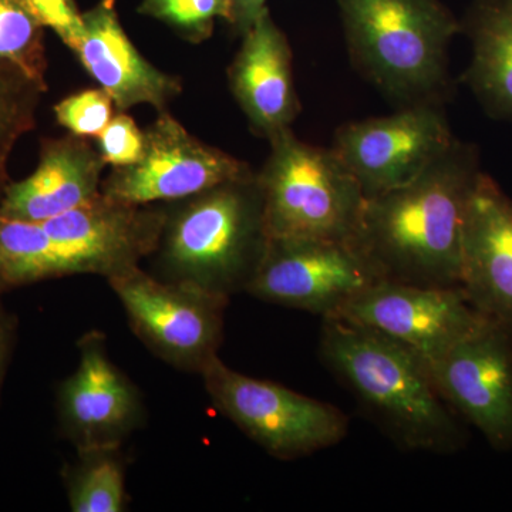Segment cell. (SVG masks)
<instances>
[{
	"label": "cell",
	"mask_w": 512,
	"mask_h": 512,
	"mask_svg": "<svg viewBox=\"0 0 512 512\" xmlns=\"http://www.w3.org/2000/svg\"><path fill=\"white\" fill-rule=\"evenodd\" d=\"M84 35L74 55L87 73L109 94L120 111L148 104L158 111L180 96L178 77L147 62L121 26L116 0H100L83 12Z\"/></svg>",
	"instance_id": "obj_17"
},
{
	"label": "cell",
	"mask_w": 512,
	"mask_h": 512,
	"mask_svg": "<svg viewBox=\"0 0 512 512\" xmlns=\"http://www.w3.org/2000/svg\"><path fill=\"white\" fill-rule=\"evenodd\" d=\"M47 86L0 60V201L10 184L8 163L16 143L35 130L37 107Z\"/></svg>",
	"instance_id": "obj_21"
},
{
	"label": "cell",
	"mask_w": 512,
	"mask_h": 512,
	"mask_svg": "<svg viewBox=\"0 0 512 512\" xmlns=\"http://www.w3.org/2000/svg\"><path fill=\"white\" fill-rule=\"evenodd\" d=\"M127 460L123 447L77 451L73 463L64 464L62 481L73 512L127 510Z\"/></svg>",
	"instance_id": "obj_20"
},
{
	"label": "cell",
	"mask_w": 512,
	"mask_h": 512,
	"mask_svg": "<svg viewBox=\"0 0 512 512\" xmlns=\"http://www.w3.org/2000/svg\"><path fill=\"white\" fill-rule=\"evenodd\" d=\"M212 407L279 460H298L336 446L349 430L346 414L269 380L242 375L220 356L201 373Z\"/></svg>",
	"instance_id": "obj_6"
},
{
	"label": "cell",
	"mask_w": 512,
	"mask_h": 512,
	"mask_svg": "<svg viewBox=\"0 0 512 512\" xmlns=\"http://www.w3.org/2000/svg\"><path fill=\"white\" fill-rule=\"evenodd\" d=\"M0 60L47 86L45 28L13 0H0Z\"/></svg>",
	"instance_id": "obj_22"
},
{
	"label": "cell",
	"mask_w": 512,
	"mask_h": 512,
	"mask_svg": "<svg viewBox=\"0 0 512 512\" xmlns=\"http://www.w3.org/2000/svg\"><path fill=\"white\" fill-rule=\"evenodd\" d=\"M106 165L89 137L43 138L36 170L18 183L10 181L0 217L42 222L96 200Z\"/></svg>",
	"instance_id": "obj_18"
},
{
	"label": "cell",
	"mask_w": 512,
	"mask_h": 512,
	"mask_svg": "<svg viewBox=\"0 0 512 512\" xmlns=\"http://www.w3.org/2000/svg\"><path fill=\"white\" fill-rule=\"evenodd\" d=\"M460 288L478 312L512 329V198L484 173L464 215Z\"/></svg>",
	"instance_id": "obj_15"
},
{
	"label": "cell",
	"mask_w": 512,
	"mask_h": 512,
	"mask_svg": "<svg viewBox=\"0 0 512 512\" xmlns=\"http://www.w3.org/2000/svg\"><path fill=\"white\" fill-rule=\"evenodd\" d=\"M165 218L167 204H124L100 194L40 224L59 278L99 275L109 279L140 266L156 252Z\"/></svg>",
	"instance_id": "obj_8"
},
{
	"label": "cell",
	"mask_w": 512,
	"mask_h": 512,
	"mask_svg": "<svg viewBox=\"0 0 512 512\" xmlns=\"http://www.w3.org/2000/svg\"><path fill=\"white\" fill-rule=\"evenodd\" d=\"M107 282L134 335L165 363L201 375L218 357L229 299L198 286L165 281L140 266Z\"/></svg>",
	"instance_id": "obj_7"
},
{
	"label": "cell",
	"mask_w": 512,
	"mask_h": 512,
	"mask_svg": "<svg viewBox=\"0 0 512 512\" xmlns=\"http://www.w3.org/2000/svg\"><path fill=\"white\" fill-rule=\"evenodd\" d=\"M114 107L103 89H89L59 101L55 116L57 123L74 136L97 137L113 119Z\"/></svg>",
	"instance_id": "obj_24"
},
{
	"label": "cell",
	"mask_w": 512,
	"mask_h": 512,
	"mask_svg": "<svg viewBox=\"0 0 512 512\" xmlns=\"http://www.w3.org/2000/svg\"><path fill=\"white\" fill-rule=\"evenodd\" d=\"M45 29L53 30L72 52L79 49L84 35L83 12L76 0H13Z\"/></svg>",
	"instance_id": "obj_25"
},
{
	"label": "cell",
	"mask_w": 512,
	"mask_h": 512,
	"mask_svg": "<svg viewBox=\"0 0 512 512\" xmlns=\"http://www.w3.org/2000/svg\"><path fill=\"white\" fill-rule=\"evenodd\" d=\"M137 163L113 168L101 194L131 205L171 204L255 173L251 165L188 133L167 111L144 131Z\"/></svg>",
	"instance_id": "obj_9"
},
{
	"label": "cell",
	"mask_w": 512,
	"mask_h": 512,
	"mask_svg": "<svg viewBox=\"0 0 512 512\" xmlns=\"http://www.w3.org/2000/svg\"><path fill=\"white\" fill-rule=\"evenodd\" d=\"M18 329V318L6 308L0 295V394L18 342Z\"/></svg>",
	"instance_id": "obj_27"
},
{
	"label": "cell",
	"mask_w": 512,
	"mask_h": 512,
	"mask_svg": "<svg viewBox=\"0 0 512 512\" xmlns=\"http://www.w3.org/2000/svg\"><path fill=\"white\" fill-rule=\"evenodd\" d=\"M320 356L400 447L454 453L464 434L416 352L375 330L323 319Z\"/></svg>",
	"instance_id": "obj_2"
},
{
	"label": "cell",
	"mask_w": 512,
	"mask_h": 512,
	"mask_svg": "<svg viewBox=\"0 0 512 512\" xmlns=\"http://www.w3.org/2000/svg\"><path fill=\"white\" fill-rule=\"evenodd\" d=\"M96 146L107 165L113 168L137 163L144 153L146 137L127 114H116L96 137Z\"/></svg>",
	"instance_id": "obj_26"
},
{
	"label": "cell",
	"mask_w": 512,
	"mask_h": 512,
	"mask_svg": "<svg viewBox=\"0 0 512 512\" xmlns=\"http://www.w3.org/2000/svg\"><path fill=\"white\" fill-rule=\"evenodd\" d=\"M380 281L349 242L269 239L264 259L247 288L259 301L336 318Z\"/></svg>",
	"instance_id": "obj_10"
},
{
	"label": "cell",
	"mask_w": 512,
	"mask_h": 512,
	"mask_svg": "<svg viewBox=\"0 0 512 512\" xmlns=\"http://www.w3.org/2000/svg\"><path fill=\"white\" fill-rule=\"evenodd\" d=\"M461 32L473 49L464 82L491 116L512 120V0H474Z\"/></svg>",
	"instance_id": "obj_19"
},
{
	"label": "cell",
	"mask_w": 512,
	"mask_h": 512,
	"mask_svg": "<svg viewBox=\"0 0 512 512\" xmlns=\"http://www.w3.org/2000/svg\"><path fill=\"white\" fill-rule=\"evenodd\" d=\"M266 8V0H234L229 25L239 37L247 33Z\"/></svg>",
	"instance_id": "obj_28"
},
{
	"label": "cell",
	"mask_w": 512,
	"mask_h": 512,
	"mask_svg": "<svg viewBox=\"0 0 512 512\" xmlns=\"http://www.w3.org/2000/svg\"><path fill=\"white\" fill-rule=\"evenodd\" d=\"M57 424L76 451L123 447L146 423L143 396L107 352L99 330L79 340V363L56 389Z\"/></svg>",
	"instance_id": "obj_14"
},
{
	"label": "cell",
	"mask_w": 512,
	"mask_h": 512,
	"mask_svg": "<svg viewBox=\"0 0 512 512\" xmlns=\"http://www.w3.org/2000/svg\"><path fill=\"white\" fill-rule=\"evenodd\" d=\"M480 174L476 146L456 138L412 181L366 198L350 244L383 281L460 288L464 215Z\"/></svg>",
	"instance_id": "obj_1"
},
{
	"label": "cell",
	"mask_w": 512,
	"mask_h": 512,
	"mask_svg": "<svg viewBox=\"0 0 512 512\" xmlns=\"http://www.w3.org/2000/svg\"><path fill=\"white\" fill-rule=\"evenodd\" d=\"M259 173L269 239L352 241L365 194L330 148L316 147L286 128L269 138Z\"/></svg>",
	"instance_id": "obj_5"
},
{
	"label": "cell",
	"mask_w": 512,
	"mask_h": 512,
	"mask_svg": "<svg viewBox=\"0 0 512 512\" xmlns=\"http://www.w3.org/2000/svg\"><path fill=\"white\" fill-rule=\"evenodd\" d=\"M353 66L400 107L444 103L461 22L440 0H336Z\"/></svg>",
	"instance_id": "obj_4"
},
{
	"label": "cell",
	"mask_w": 512,
	"mask_h": 512,
	"mask_svg": "<svg viewBox=\"0 0 512 512\" xmlns=\"http://www.w3.org/2000/svg\"><path fill=\"white\" fill-rule=\"evenodd\" d=\"M234 0H143L138 13L165 23L181 39L201 43L210 39L215 22L229 23Z\"/></svg>",
	"instance_id": "obj_23"
},
{
	"label": "cell",
	"mask_w": 512,
	"mask_h": 512,
	"mask_svg": "<svg viewBox=\"0 0 512 512\" xmlns=\"http://www.w3.org/2000/svg\"><path fill=\"white\" fill-rule=\"evenodd\" d=\"M485 318L458 286L380 279L349 302L335 319L375 330L429 363L466 338Z\"/></svg>",
	"instance_id": "obj_13"
},
{
	"label": "cell",
	"mask_w": 512,
	"mask_h": 512,
	"mask_svg": "<svg viewBox=\"0 0 512 512\" xmlns=\"http://www.w3.org/2000/svg\"><path fill=\"white\" fill-rule=\"evenodd\" d=\"M269 237L256 173L167 204L156 252L158 278L231 299L247 292Z\"/></svg>",
	"instance_id": "obj_3"
},
{
	"label": "cell",
	"mask_w": 512,
	"mask_h": 512,
	"mask_svg": "<svg viewBox=\"0 0 512 512\" xmlns=\"http://www.w3.org/2000/svg\"><path fill=\"white\" fill-rule=\"evenodd\" d=\"M454 140L444 103H421L343 124L332 150L369 198L412 181Z\"/></svg>",
	"instance_id": "obj_11"
},
{
	"label": "cell",
	"mask_w": 512,
	"mask_h": 512,
	"mask_svg": "<svg viewBox=\"0 0 512 512\" xmlns=\"http://www.w3.org/2000/svg\"><path fill=\"white\" fill-rule=\"evenodd\" d=\"M448 407L497 450L512 448V329L485 318L466 338L427 363Z\"/></svg>",
	"instance_id": "obj_12"
},
{
	"label": "cell",
	"mask_w": 512,
	"mask_h": 512,
	"mask_svg": "<svg viewBox=\"0 0 512 512\" xmlns=\"http://www.w3.org/2000/svg\"><path fill=\"white\" fill-rule=\"evenodd\" d=\"M241 39V47L228 69L229 89L251 130L269 140L291 128L301 111L291 45L268 8Z\"/></svg>",
	"instance_id": "obj_16"
}]
</instances>
